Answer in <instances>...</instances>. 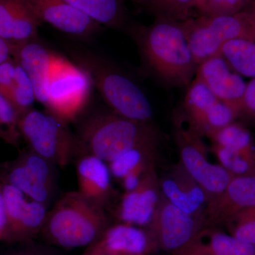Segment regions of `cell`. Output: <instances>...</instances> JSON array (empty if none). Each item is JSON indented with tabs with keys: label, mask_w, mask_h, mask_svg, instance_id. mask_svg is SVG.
Listing matches in <instances>:
<instances>
[{
	"label": "cell",
	"mask_w": 255,
	"mask_h": 255,
	"mask_svg": "<svg viewBox=\"0 0 255 255\" xmlns=\"http://www.w3.org/2000/svg\"><path fill=\"white\" fill-rule=\"evenodd\" d=\"M127 31L137 45L142 67L149 76L169 89L191 85L198 65L182 21L155 17L148 26L130 23Z\"/></svg>",
	"instance_id": "cell-1"
},
{
	"label": "cell",
	"mask_w": 255,
	"mask_h": 255,
	"mask_svg": "<svg viewBox=\"0 0 255 255\" xmlns=\"http://www.w3.org/2000/svg\"><path fill=\"white\" fill-rule=\"evenodd\" d=\"M108 227L105 209L73 191L48 211L41 233L50 245L73 249L95 244Z\"/></svg>",
	"instance_id": "cell-2"
},
{
	"label": "cell",
	"mask_w": 255,
	"mask_h": 255,
	"mask_svg": "<svg viewBox=\"0 0 255 255\" xmlns=\"http://www.w3.org/2000/svg\"><path fill=\"white\" fill-rule=\"evenodd\" d=\"M78 152L97 156L107 163L132 148L159 140L153 123L136 122L111 111L93 114L82 124Z\"/></svg>",
	"instance_id": "cell-3"
},
{
	"label": "cell",
	"mask_w": 255,
	"mask_h": 255,
	"mask_svg": "<svg viewBox=\"0 0 255 255\" xmlns=\"http://www.w3.org/2000/svg\"><path fill=\"white\" fill-rule=\"evenodd\" d=\"M75 58L79 66L90 75L92 84L112 112L136 122L152 123L150 101L127 74L100 56L85 53Z\"/></svg>",
	"instance_id": "cell-4"
},
{
	"label": "cell",
	"mask_w": 255,
	"mask_h": 255,
	"mask_svg": "<svg viewBox=\"0 0 255 255\" xmlns=\"http://www.w3.org/2000/svg\"><path fill=\"white\" fill-rule=\"evenodd\" d=\"M182 23L198 65L219 55L226 42L235 39L255 41V14L251 10L222 16L199 15Z\"/></svg>",
	"instance_id": "cell-5"
},
{
	"label": "cell",
	"mask_w": 255,
	"mask_h": 255,
	"mask_svg": "<svg viewBox=\"0 0 255 255\" xmlns=\"http://www.w3.org/2000/svg\"><path fill=\"white\" fill-rule=\"evenodd\" d=\"M18 129L30 150L56 166L68 165L78 152L68 123L48 111L31 108L25 112L18 118Z\"/></svg>",
	"instance_id": "cell-6"
},
{
	"label": "cell",
	"mask_w": 255,
	"mask_h": 255,
	"mask_svg": "<svg viewBox=\"0 0 255 255\" xmlns=\"http://www.w3.org/2000/svg\"><path fill=\"white\" fill-rule=\"evenodd\" d=\"M173 124L181 164L205 192L209 202L221 194L236 176L221 164L210 162L202 136L189 125L182 112L175 114Z\"/></svg>",
	"instance_id": "cell-7"
},
{
	"label": "cell",
	"mask_w": 255,
	"mask_h": 255,
	"mask_svg": "<svg viewBox=\"0 0 255 255\" xmlns=\"http://www.w3.org/2000/svg\"><path fill=\"white\" fill-rule=\"evenodd\" d=\"M92 85L85 69L55 55L48 81L47 111L67 123L73 122L90 100Z\"/></svg>",
	"instance_id": "cell-8"
},
{
	"label": "cell",
	"mask_w": 255,
	"mask_h": 255,
	"mask_svg": "<svg viewBox=\"0 0 255 255\" xmlns=\"http://www.w3.org/2000/svg\"><path fill=\"white\" fill-rule=\"evenodd\" d=\"M203 228V216L187 214L171 204L161 193L147 232L155 248L173 255L189 244Z\"/></svg>",
	"instance_id": "cell-9"
},
{
	"label": "cell",
	"mask_w": 255,
	"mask_h": 255,
	"mask_svg": "<svg viewBox=\"0 0 255 255\" xmlns=\"http://www.w3.org/2000/svg\"><path fill=\"white\" fill-rule=\"evenodd\" d=\"M55 164L29 150L5 167L4 182L33 200L48 206L54 196Z\"/></svg>",
	"instance_id": "cell-10"
},
{
	"label": "cell",
	"mask_w": 255,
	"mask_h": 255,
	"mask_svg": "<svg viewBox=\"0 0 255 255\" xmlns=\"http://www.w3.org/2000/svg\"><path fill=\"white\" fill-rule=\"evenodd\" d=\"M182 112L193 129L201 136L232 124L238 114L223 103L202 82L194 78L187 87Z\"/></svg>",
	"instance_id": "cell-11"
},
{
	"label": "cell",
	"mask_w": 255,
	"mask_h": 255,
	"mask_svg": "<svg viewBox=\"0 0 255 255\" xmlns=\"http://www.w3.org/2000/svg\"><path fill=\"white\" fill-rule=\"evenodd\" d=\"M1 187L9 223L7 241L29 243L41 232L48 206L30 199L7 183H1Z\"/></svg>",
	"instance_id": "cell-12"
},
{
	"label": "cell",
	"mask_w": 255,
	"mask_h": 255,
	"mask_svg": "<svg viewBox=\"0 0 255 255\" xmlns=\"http://www.w3.org/2000/svg\"><path fill=\"white\" fill-rule=\"evenodd\" d=\"M39 22L60 31L87 38L100 31L101 26L80 9L62 0H23Z\"/></svg>",
	"instance_id": "cell-13"
},
{
	"label": "cell",
	"mask_w": 255,
	"mask_h": 255,
	"mask_svg": "<svg viewBox=\"0 0 255 255\" xmlns=\"http://www.w3.org/2000/svg\"><path fill=\"white\" fill-rule=\"evenodd\" d=\"M221 55L204 60L198 65L195 79L202 82L219 100L240 114L247 84Z\"/></svg>",
	"instance_id": "cell-14"
},
{
	"label": "cell",
	"mask_w": 255,
	"mask_h": 255,
	"mask_svg": "<svg viewBox=\"0 0 255 255\" xmlns=\"http://www.w3.org/2000/svg\"><path fill=\"white\" fill-rule=\"evenodd\" d=\"M255 206V174L236 176L221 194L207 203L204 228L224 225L240 211Z\"/></svg>",
	"instance_id": "cell-15"
},
{
	"label": "cell",
	"mask_w": 255,
	"mask_h": 255,
	"mask_svg": "<svg viewBox=\"0 0 255 255\" xmlns=\"http://www.w3.org/2000/svg\"><path fill=\"white\" fill-rule=\"evenodd\" d=\"M161 196L160 187L155 169H151L133 191L126 192L119 206V217L133 226H149Z\"/></svg>",
	"instance_id": "cell-16"
},
{
	"label": "cell",
	"mask_w": 255,
	"mask_h": 255,
	"mask_svg": "<svg viewBox=\"0 0 255 255\" xmlns=\"http://www.w3.org/2000/svg\"><path fill=\"white\" fill-rule=\"evenodd\" d=\"M11 56L27 73L33 84L36 101L46 107L50 68L54 53L36 39L11 44Z\"/></svg>",
	"instance_id": "cell-17"
},
{
	"label": "cell",
	"mask_w": 255,
	"mask_h": 255,
	"mask_svg": "<svg viewBox=\"0 0 255 255\" xmlns=\"http://www.w3.org/2000/svg\"><path fill=\"white\" fill-rule=\"evenodd\" d=\"M159 182L161 193L171 204L188 214L202 216L207 196L182 164L175 166Z\"/></svg>",
	"instance_id": "cell-18"
},
{
	"label": "cell",
	"mask_w": 255,
	"mask_h": 255,
	"mask_svg": "<svg viewBox=\"0 0 255 255\" xmlns=\"http://www.w3.org/2000/svg\"><path fill=\"white\" fill-rule=\"evenodd\" d=\"M76 172L79 192L105 209L113 195L109 164L92 154H82L77 162Z\"/></svg>",
	"instance_id": "cell-19"
},
{
	"label": "cell",
	"mask_w": 255,
	"mask_h": 255,
	"mask_svg": "<svg viewBox=\"0 0 255 255\" xmlns=\"http://www.w3.org/2000/svg\"><path fill=\"white\" fill-rule=\"evenodd\" d=\"M41 24L23 0H0V37L10 44L36 40Z\"/></svg>",
	"instance_id": "cell-20"
},
{
	"label": "cell",
	"mask_w": 255,
	"mask_h": 255,
	"mask_svg": "<svg viewBox=\"0 0 255 255\" xmlns=\"http://www.w3.org/2000/svg\"><path fill=\"white\" fill-rule=\"evenodd\" d=\"M172 255H255V246L211 226L203 228L189 244Z\"/></svg>",
	"instance_id": "cell-21"
},
{
	"label": "cell",
	"mask_w": 255,
	"mask_h": 255,
	"mask_svg": "<svg viewBox=\"0 0 255 255\" xmlns=\"http://www.w3.org/2000/svg\"><path fill=\"white\" fill-rule=\"evenodd\" d=\"M0 94L9 101L18 117L33 108L36 100L29 77L12 57L0 65Z\"/></svg>",
	"instance_id": "cell-22"
},
{
	"label": "cell",
	"mask_w": 255,
	"mask_h": 255,
	"mask_svg": "<svg viewBox=\"0 0 255 255\" xmlns=\"http://www.w3.org/2000/svg\"><path fill=\"white\" fill-rule=\"evenodd\" d=\"M97 242L111 251L128 255H148L155 249L147 231L125 223L107 228Z\"/></svg>",
	"instance_id": "cell-23"
},
{
	"label": "cell",
	"mask_w": 255,
	"mask_h": 255,
	"mask_svg": "<svg viewBox=\"0 0 255 255\" xmlns=\"http://www.w3.org/2000/svg\"><path fill=\"white\" fill-rule=\"evenodd\" d=\"M88 15L101 25L126 30L130 24L122 0H62Z\"/></svg>",
	"instance_id": "cell-24"
},
{
	"label": "cell",
	"mask_w": 255,
	"mask_h": 255,
	"mask_svg": "<svg viewBox=\"0 0 255 255\" xmlns=\"http://www.w3.org/2000/svg\"><path fill=\"white\" fill-rule=\"evenodd\" d=\"M158 142L157 140L137 146L109 162L112 175L120 180L129 174L145 177L153 169Z\"/></svg>",
	"instance_id": "cell-25"
},
{
	"label": "cell",
	"mask_w": 255,
	"mask_h": 255,
	"mask_svg": "<svg viewBox=\"0 0 255 255\" xmlns=\"http://www.w3.org/2000/svg\"><path fill=\"white\" fill-rule=\"evenodd\" d=\"M219 55L240 75L255 78V41L231 40L223 45Z\"/></svg>",
	"instance_id": "cell-26"
},
{
	"label": "cell",
	"mask_w": 255,
	"mask_h": 255,
	"mask_svg": "<svg viewBox=\"0 0 255 255\" xmlns=\"http://www.w3.org/2000/svg\"><path fill=\"white\" fill-rule=\"evenodd\" d=\"M209 137L215 145L241 154L255 164V148L250 132L239 124L233 123L213 132Z\"/></svg>",
	"instance_id": "cell-27"
},
{
	"label": "cell",
	"mask_w": 255,
	"mask_h": 255,
	"mask_svg": "<svg viewBox=\"0 0 255 255\" xmlns=\"http://www.w3.org/2000/svg\"><path fill=\"white\" fill-rule=\"evenodd\" d=\"M145 6L155 17L177 21H184L193 17V0H150Z\"/></svg>",
	"instance_id": "cell-28"
},
{
	"label": "cell",
	"mask_w": 255,
	"mask_h": 255,
	"mask_svg": "<svg viewBox=\"0 0 255 255\" xmlns=\"http://www.w3.org/2000/svg\"><path fill=\"white\" fill-rule=\"evenodd\" d=\"M224 225L228 233L255 246V206L240 211Z\"/></svg>",
	"instance_id": "cell-29"
},
{
	"label": "cell",
	"mask_w": 255,
	"mask_h": 255,
	"mask_svg": "<svg viewBox=\"0 0 255 255\" xmlns=\"http://www.w3.org/2000/svg\"><path fill=\"white\" fill-rule=\"evenodd\" d=\"M18 118L13 106L0 94V139L10 145H17L21 137Z\"/></svg>",
	"instance_id": "cell-30"
},
{
	"label": "cell",
	"mask_w": 255,
	"mask_h": 255,
	"mask_svg": "<svg viewBox=\"0 0 255 255\" xmlns=\"http://www.w3.org/2000/svg\"><path fill=\"white\" fill-rule=\"evenodd\" d=\"M214 152L220 164L234 176L255 174V164L232 150L214 144Z\"/></svg>",
	"instance_id": "cell-31"
},
{
	"label": "cell",
	"mask_w": 255,
	"mask_h": 255,
	"mask_svg": "<svg viewBox=\"0 0 255 255\" xmlns=\"http://www.w3.org/2000/svg\"><path fill=\"white\" fill-rule=\"evenodd\" d=\"M248 0H207L199 14L204 16L231 15L243 11Z\"/></svg>",
	"instance_id": "cell-32"
},
{
	"label": "cell",
	"mask_w": 255,
	"mask_h": 255,
	"mask_svg": "<svg viewBox=\"0 0 255 255\" xmlns=\"http://www.w3.org/2000/svg\"><path fill=\"white\" fill-rule=\"evenodd\" d=\"M5 255H60L53 248L43 245L28 243L27 246Z\"/></svg>",
	"instance_id": "cell-33"
},
{
	"label": "cell",
	"mask_w": 255,
	"mask_h": 255,
	"mask_svg": "<svg viewBox=\"0 0 255 255\" xmlns=\"http://www.w3.org/2000/svg\"><path fill=\"white\" fill-rule=\"evenodd\" d=\"M242 112H247L255 117V78L247 84Z\"/></svg>",
	"instance_id": "cell-34"
},
{
	"label": "cell",
	"mask_w": 255,
	"mask_h": 255,
	"mask_svg": "<svg viewBox=\"0 0 255 255\" xmlns=\"http://www.w3.org/2000/svg\"><path fill=\"white\" fill-rule=\"evenodd\" d=\"M8 230H9V223H8L7 212H6V204L2 190H1V184H0V241L6 240L7 241Z\"/></svg>",
	"instance_id": "cell-35"
},
{
	"label": "cell",
	"mask_w": 255,
	"mask_h": 255,
	"mask_svg": "<svg viewBox=\"0 0 255 255\" xmlns=\"http://www.w3.org/2000/svg\"><path fill=\"white\" fill-rule=\"evenodd\" d=\"M87 251L91 255H128L118 253V252L111 251V250L101 245L98 242L89 247Z\"/></svg>",
	"instance_id": "cell-36"
},
{
	"label": "cell",
	"mask_w": 255,
	"mask_h": 255,
	"mask_svg": "<svg viewBox=\"0 0 255 255\" xmlns=\"http://www.w3.org/2000/svg\"><path fill=\"white\" fill-rule=\"evenodd\" d=\"M11 57V44L0 37V65Z\"/></svg>",
	"instance_id": "cell-37"
},
{
	"label": "cell",
	"mask_w": 255,
	"mask_h": 255,
	"mask_svg": "<svg viewBox=\"0 0 255 255\" xmlns=\"http://www.w3.org/2000/svg\"><path fill=\"white\" fill-rule=\"evenodd\" d=\"M207 0H193V8L200 12Z\"/></svg>",
	"instance_id": "cell-38"
},
{
	"label": "cell",
	"mask_w": 255,
	"mask_h": 255,
	"mask_svg": "<svg viewBox=\"0 0 255 255\" xmlns=\"http://www.w3.org/2000/svg\"><path fill=\"white\" fill-rule=\"evenodd\" d=\"M130 1H134V2L138 3V4H141L145 5L147 4L150 0H130Z\"/></svg>",
	"instance_id": "cell-39"
},
{
	"label": "cell",
	"mask_w": 255,
	"mask_h": 255,
	"mask_svg": "<svg viewBox=\"0 0 255 255\" xmlns=\"http://www.w3.org/2000/svg\"><path fill=\"white\" fill-rule=\"evenodd\" d=\"M251 11H253V12H254L255 14V0L254 1V2H253V8H252Z\"/></svg>",
	"instance_id": "cell-40"
},
{
	"label": "cell",
	"mask_w": 255,
	"mask_h": 255,
	"mask_svg": "<svg viewBox=\"0 0 255 255\" xmlns=\"http://www.w3.org/2000/svg\"><path fill=\"white\" fill-rule=\"evenodd\" d=\"M83 255H90V253H88V252L86 251V252H85V254H84Z\"/></svg>",
	"instance_id": "cell-41"
}]
</instances>
